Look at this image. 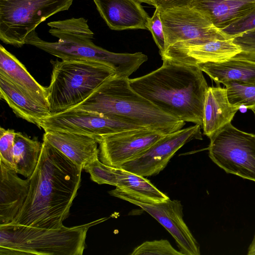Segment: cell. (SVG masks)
Here are the masks:
<instances>
[{"mask_svg":"<svg viewBox=\"0 0 255 255\" xmlns=\"http://www.w3.org/2000/svg\"><path fill=\"white\" fill-rule=\"evenodd\" d=\"M83 169L43 139L29 188L13 225L57 229L63 226L81 183Z\"/></svg>","mask_w":255,"mask_h":255,"instance_id":"cell-1","label":"cell"},{"mask_svg":"<svg viewBox=\"0 0 255 255\" xmlns=\"http://www.w3.org/2000/svg\"><path fill=\"white\" fill-rule=\"evenodd\" d=\"M162 60L156 70L129 78L130 86L164 113L202 128L209 88L203 71L197 65Z\"/></svg>","mask_w":255,"mask_h":255,"instance_id":"cell-2","label":"cell"},{"mask_svg":"<svg viewBox=\"0 0 255 255\" xmlns=\"http://www.w3.org/2000/svg\"><path fill=\"white\" fill-rule=\"evenodd\" d=\"M49 32L57 37V42L41 39L35 30L27 36L25 44L40 49L62 60L95 61L104 63L112 67L116 75L129 76L147 60L141 52L134 53H115L100 47L93 42L94 33L83 17L54 21L48 23Z\"/></svg>","mask_w":255,"mask_h":255,"instance_id":"cell-3","label":"cell"},{"mask_svg":"<svg viewBox=\"0 0 255 255\" xmlns=\"http://www.w3.org/2000/svg\"><path fill=\"white\" fill-rule=\"evenodd\" d=\"M129 78L115 75L83 102L71 108L97 112L112 119L164 134L182 128L185 122L169 116L134 91Z\"/></svg>","mask_w":255,"mask_h":255,"instance_id":"cell-4","label":"cell"},{"mask_svg":"<svg viewBox=\"0 0 255 255\" xmlns=\"http://www.w3.org/2000/svg\"><path fill=\"white\" fill-rule=\"evenodd\" d=\"M107 219L57 229L0 225V255H82L89 229Z\"/></svg>","mask_w":255,"mask_h":255,"instance_id":"cell-5","label":"cell"},{"mask_svg":"<svg viewBox=\"0 0 255 255\" xmlns=\"http://www.w3.org/2000/svg\"><path fill=\"white\" fill-rule=\"evenodd\" d=\"M52 63L50 83L46 88L51 114L77 106L116 74L110 66L98 61L57 60Z\"/></svg>","mask_w":255,"mask_h":255,"instance_id":"cell-6","label":"cell"},{"mask_svg":"<svg viewBox=\"0 0 255 255\" xmlns=\"http://www.w3.org/2000/svg\"><path fill=\"white\" fill-rule=\"evenodd\" d=\"M73 0H0V40L20 47L29 33L53 15L67 10Z\"/></svg>","mask_w":255,"mask_h":255,"instance_id":"cell-7","label":"cell"},{"mask_svg":"<svg viewBox=\"0 0 255 255\" xmlns=\"http://www.w3.org/2000/svg\"><path fill=\"white\" fill-rule=\"evenodd\" d=\"M211 159L226 172L255 182V134L227 124L210 138Z\"/></svg>","mask_w":255,"mask_h":255,"instance_id":"cell-8","label":"cell"},{"mask_svg":"<svg viewBox=\"0 0 255 255\" xmlns=\"http://www.w3.org/2000/svg\"><path fill=\"white\" fill-rule=\"evenodd\" d=\"M110 195L138 206L156 219L171 234L183 255H200V246L183 220L181 202L169 198L153 200L118 187Z\"/></svg>","mask_w":255,"mask_h":255,"instance_id":"cell-9","label":"cell"},{"mask_svg":"<svg viewBox=\"0 0 255 255\" xmlns=\"http://www.w3.org/2000/svg\"><path fill=\"white\" fill-rule=\"evenodd\" d=\"M160 17L166 48L183 41L203 43L233 37L216 27L202 13L192 7L160 11Z\"/></svg>","mask_w":255,"mask_h":255,"instance_id":"cell-10","label":"cell"},{"mask_svg":"<svg viewBox=\"0 0 255 255\" xmlns=\"http://www.w3.org/2000/svg\"><path fill=\"white\" fill-rule=\"evenodd\" d=\"M44 131L57 130L95 137L124 130L143 128L118 121L102 114L82 109H70L51 114L37 126Z\"/></svg>","mask_w":255,"mask_h":255,"instance_id":"cell-11","label":"cell"},{"mask_svg":"<svg viewBox=\"0 0 255 255\" xmlns=\"http://www.w3.org/2000/svg\"><path fill=\"white\" fill-rule=\"evenodd\" d=\"M166 134L148 128L124 130L103 135L99 141V160L120 167L139 156Z\"/></svg>","mask_w":255,"mask_h":255,"instance_id":"cell-12","label":"cell"},{"mask_svg":"<svg viewBox=\"0 0 255 255\" xmlns=\"http://www.w3.org/2000/svg\"><path fill=\"white\" fill-rule=\"evenodd\" d=\"M201 128L195 124L166 134L139 156L120 167L143 177L158 174L185 144L193 139H202Z\"/></svg>","mask_w":255,"mask_h":255,"instance_id":"cell-13","label":"cell"},{"mask_svg":"<svg viewBox=\"0 0 255 255\" xmlns=\"http://www.w3.org/2000/svg\"><path fill=\"white\" fill-rule=\"evenodd\" d=\"M242 51L234 37L214 40L203 43L190 41L177 42L168 46L161 55L162 59L195 65L206 62H221L232 58Z\"/></svg>","mask_w":255,"mask_h":255,"instance_id":"cell-14","label":"cell"},{"mask_svg":"<svg viewBox=\"0 0 255 255\" xmlns=\"http://www.w3.org/2000/svg\"><path fill=\"white\" fill-rule=\"evenodd\" d=\"M109 28L114 30L148 29L150 18L137 0H93Z\"/></svg>","mask_w":255,"mask_h":255,"instance_id":"cell-15","label":"cell"},{"mask_svg":"<svg viewBox=\"0 0 255 255\" xmlns=\"http://www.w3.org/2000/svg\"><path fill=\"white\" fill-rule=\"evenodd\" d=\"M43 139L83 169L99 158L98 140L94 136L68 131H45Z\"/></svg>","mask_w":255,"mask_h":255,"instance_id":"cell-16","label":"cell"},{"mask_svg":"<svg viewBox=\"0 0 255 255\" xmlns=\"http://www.w3.org/2000/svg\"><path fill=\"white\" fill-rule=\"evenodd\" d=\"M0 225L13 221L27 198L29 181L22 179L16 171L0 161Z\"/></svg>","mask_w":255,"mask_h":255,"instance_id":"cell-17","label":"cell"},{"mask_svg":"<svg viewBox=\"0 0 255 255\" xmlns=\"http://www.w3.org/2000/svg\"><path fill=\"white\" fill-rule=\"evenodd\" d=\"M240 109L229 102L226 88L220 86L209 87L204 107L202 128L204 134L210 138L226 125L231 123Z\"/></svg>","mask_w":255,"mask_h":255,"instance_id":"cell-18","label":"cell"},{"mask_svg":"<svg viewBox=\"0 0 255 255\" xmlns=\"http://www.w3.org/2000/svg\"><path fill=\"white\" fill-rule=\"evenodd\" d=\"M191 7L222 29L255 8V0H192Z\"/></svg>","mask_w":255,"mask_h":255,"instance_id":"cell-19","label":"cell"},{"mask_svg":"<svg viewBox=\"0 0 255 255\" xmlns=\"http://www.w3.org/2000/svg\"><path fill=\"white\" fill-rule=\"evenodd\" d=\"M0 73L24 93L49 109L46 88L39 84L25 66L1 45H0Z\"/></svg>","mask_w":255,"mask_h":255,"instance_id":"cell-20","label":"cell"},{"mask_svg":"<svg viewBox=\"0 0 255 255\" xmlns=\"http://www.w3.org/2000/svg\"><path fill=\"white\" fill-rule=\"evenodd\" d=\"M0 98L8 104L17 117L37 126L43 119L51 115L48 108L24 93L0 73Z\"/></svg>","mask_w":255,"mask_h":255,"instance_id":"cell-21","label":"cell"},{"mask_svg":"<svg viewBox=\"0 0 255 255\" xmlns=\"http://www.w3.org/2000/svg\"><path fill=\"white\" fill-rule=\"evenodd\" d=\"M196 65L218 86L232 81H255V62L236 56L221 62H206Z\"/></svg>","mask_w":255,"mask_h":255,"instance_id":"cell-22","label":"cell"},{"mask_svg":"<svg viewBox=\"0 0 255 255\" xmlns=\"http://www.w3.org/2000/svg\"><path fill=\"white\" fill-rule=\"evenodd\" d=\"M42 148L36 138L16 132L13 145L14 170L27 178L31 177L38 162Z\"/></svg>","mask_w":255,"mask_h":255,"instance_id":"cell-23","label":"cell"},{"mask_svg":"<svg viewBox=\"0 0 255 255\" xmlns=\"http://www.w3.org/2000/svg\"><path fill=\"white\" fill-rule=\"evenodd\" d=\"M116 175V187L153 200L163 201L169 197L153 185L145 177L114 167Z\"/></svg>","mask_w":255,"mask_h":255,"instance_id":"cell-24","label":"cell"},{"mask_svg":"<svg viewBox=\"0 0 255 255\" xmlns=\"http://www.w3.org/2000/svg\"><path fill=\"white\" fill-rule=\"evenodd\" d=\"M231 104L250 109L255 106V81L242 82L232 81L223 84Z\"/></svg>","mask_w":255,"mask_h":255,"instance_id":"cell-25","label":"cell"},{"mask_svg":"<svg viewBox=\"0 0 255 255\" xmlns=\"http://www.w3.org/2000/svg\"><path fill=\"white\" fill-rule=\"evenodd\" d=\"M130 255H183L180 251L175 249L167 240L163 239L146 241L135 248Z\"/></svg>","mask_w":255,"mask_h":255,"instance_id":"cell-26","label":"cell"},{"mask_svg":"<svg viewBox=\"0 0 255 255\" xmlns=\"http://www.w3.org/2000/svg\"><path fill=\"white\" fill-rule=\"evenodd\" d=\"M15 133L13 129L0 128V161L13 169V145Z\"/></svg>","mask_w":255,"mask_h":255,"instance_id":"cell-27","label":"cell"},{"mask_svg":"<svg viewBox=\"0 0 255 255\" xmlns=\"http://www.w3.org/2000/svg\"><path fill=\"white\" fill-rule=\"evenodd\" d=\"M234 42L242 50L236 57L255 62V29L235 36Z\"/></svg>","mask_w":255,"mask_h":255,"instance_id":"cell-28","label":"cell"},{"mask_svg":"<svg viewBox=\"0 0 255 255\" xmlns=\"http://www.w3.org/2000/svg\"><path fill=\"white\" fill-rule=\"evenodd\" d=\"M148 30L151 32L153 40L159 49L160 54L162 55L165 52L166 46L165 34L160 17V10L158 8H155L153 15L149 19Z\"/></svg>","mask_w":255,"mask_h":255,"instance_id":"cell-29","label":"cell"},{"mask_svg":"<svg viewBox=\"0 0 255 255\" xmlns=\"http://www.w3.org/2000/svg\"><path fill=\"white\" fill-rule=\"evenodd\" d=\"M254 29H255V8L244 16L222 30L234 37Z\"/></svg>","mask_w":255,"mask_h":255,"instance_id":"cell-30","label":"cell"},{"mask_svg":"<svg viewBox=\"0 0 255 255\" xmlns=\"http://www.w3.org/2000/svg\"><path fill=\"white\" fill-rule=\"evenodd\" d=\"M192 0H153V6L160 11L169 9L191 7Z\"/></svg>","mask_w":255,"mask_h":255,"instance_id":"cell-31","label":"cell"},{"mask_svg":"<svg viewBox=\"0 0 255 255\" xmlns=\"http://www.w3.org/2000/svg\"><path fill=\"white\" fill-rule=\"evenodd\" d=\"M247 254L248 255H255V234L252 242L249 247Z\"/></svg>","mask_w":255,"mask_h":255,"instance_id":"cell-32","label":"cell"},{"mask_svg":"<svg viewBox=\"0 0 255 255\" xmlns=\"http://www.w3.org/2000/svg\"><path fill=\"white\" fill-rule=\"evenodd\" d=\"M140 2L146 3L150 5H153V0H137Z\"/></svg>","mask_w":255,"mask_h":255,"instance_id":"cell-33","label":"cell"},{"mask_svg":"<svg viewBox=\"0 0 255 255\" xmlns=\"http://www.w3.org/2000/svg\"><path fill=\"white\" fill-rule=\"evenodd\" d=\"M250 109H251L253 112L254 115L255 116V106L252 107L251 108H250Z\"/></svg>","mask_w":255,"mask_h":255,"instance_id":"cell-34","label":"cell"}]
</instances>
